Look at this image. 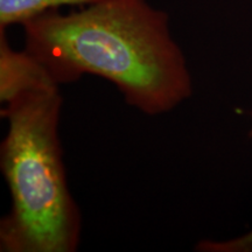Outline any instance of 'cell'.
Segmentation results:
<instances>
[{
    "label": "cell",
    "mask_w": 252,
    "mask_h": 252,
    "mask_svg": "<svg viewBox=\"0 0 252 252\" xmlns=\"http://www.w3.org/2000/svg\"><path fill=\"white\" fill-rule=\"evenodd\" d=\"M60 87L25 93L0 109L8 131L0 168L11 209L0 220L1 252H75L82 217L68 187L59 125Z\"/></svg>",
    "instance_id": "cell-2"
},
{
    "label": "cell",
    "mask_w": 252,
    "mask_h": 252,
    "mask_svg": "<svg viewBox=\"0 0 252 252\" xmlns=\"http://www.w3.org/2000/svg\"><path fill=\"white\" fill-rule=\"evenodd\" d=\"M98 1L102 0H0V30H6L12 25H24L31 19L61 6H89Z\"/></svg>",
    "instance_id": "cell-4"
},
{
    "label": "cell",
    "mask_w": 252,
    "mask_h": 252,
    "mask_svg": "<svg viewBox=\"0 0 252 252\" xmlns=\"http://www.w3.org/2000/svg\"><path fill=\"white\" fill-rule=\"evenodd\" d=\"M252 137V130L249 133ZM195 251L200 252H252V230L241 237L229 241H209L202 239L196 244Z\"/></svg>",
    "instance_id": "cell-5"
},
{
    "label": "cell",
    "mask_w": 252,
    "mask_h": 252,
    "mask_svg": "<svg viewBox=\"0 0 252 252\" xmlns=\"http://www.w3.org/2000/svg\"><path fill=\"white\" fill-rule=\"evenodd\" d=\"M25 49L56 83L94 75L144 115L171 112L193 96L185 54L168 15L147 0H102L78 12H45L21 25Z\"/></svg>",
    "instance_id": "cell-1"
},
{
    "label": "cell",
    "mask_w": 252,
    "mask_h": 252,
    "mask_svg": "<svg viewBox=\"0 0 252 252\" xmlns=\"http://www.w3.org/2000/svg\"><path fill=\"white\" fill-rule=\"evenodd\" d=\"M60 87L48 69L26 49L9 46L6 30H0V103L5 105L30 91Z\"/></svg>",
    "instance_id": "cell-3"
}]
</instances>
